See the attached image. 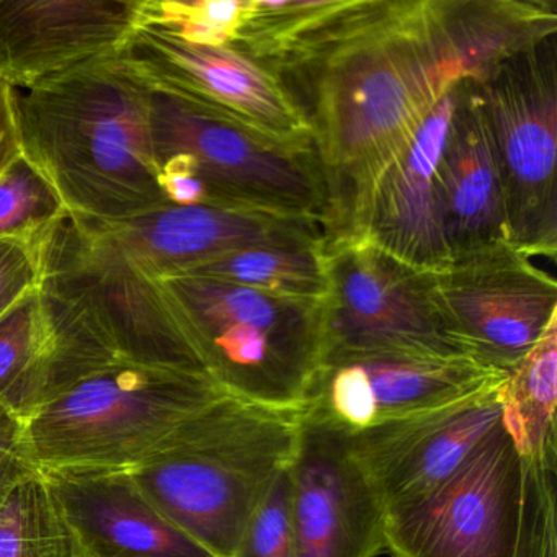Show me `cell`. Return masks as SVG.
<instances>
[{"instance_id":"cell-1","label":"cell","mask_w":557,"mask_h":557,"mask_svg":"<svg viewBox=\"0 0 557 557\" xmlns=\"http://www.w3.org/2000/svg\"><path fill=\"white\" fill-rule=\"evenodd\" d=\"M272 70L311 128L327 184L325 239L348 230L440 100L482 76L459 0H348Z\"/></svg>"},{"instance_id":"cell-2","label":"cell","mask_w":557,"mask_h":557,"mask_svg":"<svg viewBox=\"0 0 557 557\" xmlns=\"http://www.w3.org/2000/svg\"><path fill=\"white\" fill-rule=\"evenodd\" d=\"M151 96L116 54L12 89L21 156L70 216L122 220L172 205L152 152Z\"/></svg>"},{"instance_id":"cell-3","label":"cell","mask_w":557,"mask_h":557,"mask_svg":"<svg viewBox=\"0 0 557 557\" xmlns=\"http://www.w3.org/2000/svg\"><path fill=\"white\" fill-rule=\"evenodd\" d=\"M299 409L214 400L129 471L145 497L214 557H233L273 482L288 468Z\"/></svg>"},{"instance_id":"cell-4","label":"cell","mask_w":557,"mask_h":557,"mask_svg":"<svg viewBox=\"0 0 557 557\" xmlns=\"http://www.w3.org/2000/svg\"><path fill=\"white\" fill-rule=\"evenodd\" d=\"M151 92L152 152L172 205L308 218L325 233L327 184L312 143L275 138L194 100Z\"/></svg>"},{"instance_id":"cell-5","label":"cell","mask_w":557,"mask_h":557,"mask_svg":"<svg viewBox=\"0 0 557 557\" xmlns=\"http://www.w3.org/2000/svg\"><path fill=\"white\" fill-rule=\"evenodd\" d=\"M226 394L200 371L115 361L90 371L22 423L38 471H132Z\"/></svg>"},{"instance_id":"cell-6","label":"cell","mask_w":557,"mask_h":557,"mask_svg":"<svg viewBox=\"0 0 557 557\" xmlns=\"http://www.w3.org/2000/svg\"><path fill=\"white\" fill-rule=\"evenodd\" d=\"M208 373L231 396L299 409L324 358V299L269 295L208 276L162 280Z\"/></svg>"},{"instance_id":"cell-7","label":"cell","mask_w":557,"mask_h":557,"mask_svg":"<svg viewBox=\"0 0 557 557\" xmlns=\"http://www.w3.org/2000/svg\"><path fill=\"white\" fill-rule=\"evenodd\" d=\"M322 239L324 227L308 218L169 205L122 220L66 214L38 240V250L92 269L162 282L247 247Z\"/></svg>"},{"instance_id":"cell-8","label":"cell","mask_w":557,"mask_h":557,"mask_svg":"<svg viewBox=\"0 0 557 557\" xmlns=\"http://www.w3.org/2000/svg\"><path fill=\"white\" fill-rule=\"evenodd\" d=\"M478 84L504 188L507 240L524 256L557 252V35Z\"/></svg>"},{"instance_id":"cell-9","label":"cell","mask_w":557,"mask_h":557,"mask_svg":"<svg viewBox=\"0 0 557 557\" xmlns=\"http://www.w3.org/2000/svg\"><path fill=\"white\" fill-rule=\"evenodd\" d=\"M324 253V358L380 351L471 358L440 315L429 272L360 236L329 237Z\"/></svg>"},{"instance_id":"cell-10","label":"cell","mask_w":557,"mask_h":557,"mask_svg":"<svg viewBox=\"0 0 557 557\" xmlns=\"http://www.w3.org/2000/svg\"><path fill=\"white\" fill-rule=\"evenodd\" d=\"M523 456L502 422L432 494L386 518L393 557H513Z\"/></svg>"},{"instance_id":"cell-11","label":"cell","mask_w":557,"mask_h":557,"mask_svg":"<svg viewBox=\"0 0 557 557\" xmlns=\"http://www.w3.org/2000/svg\"><path fill=\"white\" fill-rule=\"evenodd\" d=\"M433 301L472 360L508 374L557 319V283L508 244L429 272Z\"/></svg>"},{"instance_id":"cell-12","label":"cell","mask_w":557,"mask_h":557,"mask_svg":"<svg viewBox=\"0 0 557 557\" xmlns=\"http://www.w3.org/2000/svg\"><path fill=\"white\" fill-rule=\"evenodd\" d=\"M38 259L45 295L94 350L109 360L210 374L162 282L92 269L40 250Z\"/></svg>"},{"instance_id":"cell-13","label":"cell","mask_w":557,"mask_h":557,"mask_svg":"<svg viewBox=\"0 0 557 557\" xmlns=\"http://www.w3.org/2000/svg\"><path fill=\"white\" fill-rule=\"evenodd\" d=\"M505 377L472 358L331 355L315 371L299 409L355 433L474 396Z\"/></svg>"},{"instance_id":"cell-14","label":"cell","mask_w":557,"mask_h":557,"mask_svg":"<svg viewBox=\"0 0 557 557\" xmlns=\"http://www.w3.org/2000/svg\"><path fill=\"white\" fill-rule=\"evenodd\" d=\"M288 478L293 557H376L384 550L386 510L348 432L299 409Z\"/></svg>"},{"instance_id":"cell-15","label":"cell","mask_w":557,"mask_h":557,"mask_svg":"<svg viewBox=\"0 0 557 557\" xmlns=\"http://www.w3.org/2000/svg\"><path fill=\"white\" fill-rule=\"evenodd\" d=\"M116 58L151 90L194 100L275 138L312 143L278 74L234 47L187 44L138 28Z\"/></svg>"},{"instance_id":"cell-16","label":"cell","mask_w":557,"mask_h":557,"mask_svg":"<svg viewBox=\"0 0 557 557\" xmlns=\"http://www.w3.org/2000/svg\"><path fill=\"white\" fill-rule=\"evenodd\" d=\"M500 386L348 433L351 451L380 494L386 518L448 481L502 422Z\"/></svg>"},{"instance_id":"cell-17","label":"cell","mask_w":557,"mask_h":557,"mask_svg":"<svg viewBox=\"0 0 557 557\" xmlns=\"http://www.w3.org/2000/svg\"><path fill=\"white\" fill-rule=\"evenodd\" d=\"M138 30V0H0V83L27 90L113 57Z\"/></svg>"},{"instance_id":"cell-18","label":"cell","mask_w":557,"mask_h":557,"mask_svg":"<svg viewBox=\"0 0 557 557\" xmlns=\"http://www.w3.org/2000/svg\"><path fill=\"white\" fill-rule=\"evenodd\" d=\"M458 86L440 100L409 146L377 175L350 226L341 236L364 237L423 272L448 262L436 169L448 136Z\"/></svg>"},{"instance_id":"cell-19","label":"cell","mask_w":557,"mask_h":557,"mask_svg":"<svg viewBox=\"0 0 557 557\" xmlns=\"http://www.w3.org/2000/svg\"><path fill=\"white\" fill-rule=\"evenodd\" d=\"M44 474L84 557H214L145 497L129 471Z\"/></svg>"},{"instance_id":"cell-20","label":"cell","mask_w":557,"mask_h":557,"mask_svg":"<svg viewBox=\"0 0 557 557\" xmlns=\"http://www.w3.org/2000/svg\"><path fill=\"white\" fill-rule=\"evenodd\" d=\"M436 171L449 259L508 244L500 169L478 84L472 81L458 86Z\"/></svg>"},{"instance_id":"cell-21","label":"cell","mask_w":557,"mask_h":557,"mask_svg":"<svg viewBox=\"0 0 557 557\" xmlns=\"http://www.w3.org/2000/svg\"><path fill=\"white\" fill-rule=\"evenodd\" d=\"M57 342L41 285L0 319V406L21 422L47 400Z\"/></svg>"},{"instance_id":"cell-22","label":"cell","mask_w":557,"mask_h":557,"mask_svg":"<svg viewBox=\"0 0 557 557\" xmlns=\"http://www.w3.org/2000/svg\"><path fill=\"white\" fill-rule=\"evenodd\" d=\"M504 423L523 458L557 459V319L500 386Z\"/></svg>"},{"instance_id":"cell-23","label":"cell","mask_w":557,"mask_h":557,"mask_svg":"<svg viewBox=\"0 0 557 557\" xmlns=\"http://www.w3.org/2000/svg\"><path fill=\"white\" fill-rule=\"evenodd\" d=\"M185 275L224 280L285 298L322 301L327 296L324 239L247 247L211 260Z\"/></svg>"},{"instance_id":"cell-24","label":"cell","mask_w":557,"mask_h":557,"mask_svg":"<svg viewBox=\"0 0 557 557\" xmlns=\"http://www.w3.org/2000/svg\"><path fill=\"white\" fill-rule=\"evenodd\" d=\"M0 557H84L41 471L24 479L0 510Z\"/></svg>"},{"instance_id":"cell-25","label":"cell","mask_w":557,"mask_h":557,"mask_svg":"<svg viewBox=\"0 0 557 557\" xmlns=\"http://www.w3.org/2000/svg\"><path fill=\"white\" fill-rule=\"evenodd\" d=\"M348 0H250L230 47L275 66L347 5Z\"/></svg>"},{"instance_id":"cell-26","label":"cell","mask_w":557,"mask_h":557,"mask_svg":"<svg viewBox=\"0 0 557 557\" xmlns=\"http://www.w3.org/2000/svg\"><path fill=\"white\" fill-rule=\"evenodd\" d=\"M250 0H138V28L205 45L230 47Z\"/></svg>"},{"instance_id":"cell-27","label":"cell","mask_w":557,"mask_h":557,"mask_svg":"<svg viewBox=\"0 0 557 557\" xmlns=\"http://www.w3.org/2000/svg\"><path fill=\"white\" fill-rule=\"evenodd\" d=\"M66 214L53 187L22 156L0 172V240L35 244Z\"/></svg>"},{"instance_id":"cell-28","label":"cell","mask_w":557,"mask_h":557,"mask_svg":"<svg viewBox=\"0 0 557 557\" xmlns=\"http://www.w3.org/2000/svg\"><path fill=\"white\" fill-rule=\"evenodd\" d=\"M556 462L523 458V507L513 557H557Z\"/></svg>"},{"instance_id":"cell-29","label":"cell","mask_w":557,"mask_h":557,"mask_svg":"<svg viewBox=\"0 0 557 557\" xmlns=\"http://www.w3.org/2000/svg\"><path fill=\"white\" fill-rule=\"evenodd\" d=\"M233 557H293L288 468L250 518Z\"/></svg>"},{"instance_id":"cell-30","label":"cell","mask_w":557,"mask_h":557,"mask_svg":"<svg viewBox=\"0 0 557 557\" xmlns=\"http://www.w3.org/2000/svg\"><path fill=\"white\" fill-rule=\"evenodd\" d=\"M40 285L37 244L17 239L0 240V319Z\"/></svg>"},{"instance_id":"cell-31","label":"cell","mask_w":557,"mask_h":557,"mask_svg":"<svg viewBox=\"0 0 557 557\" xmlns=\"http://www.w3.org/2000/svg\"><path fill=\"white\" fill-rule=\"evenodd\" d=\"M24 435V423L11 413L0 417V510L12 491L37 472Z\"/></svg>"},{"instance_id":"cell-32","label":"cell","mask_w":557,"mask_h":557,"mask_svg":"<svg viewBox=\"0 0 557 557\" xmlns=\"http://www.w3.org/2000/svg\"><path fill=\"white\" fill-rule=\"evenodd\" d=\"M21 156L14 113H12V89L0 83V172Z\"/></svg>"},{"instance_id":"cell-33","label":"cell","mask_w":557,"mask_h":557,"mask_svg":"<svg viewBox=\"0 0 557 557\" xmlns=\"http://www.w3.org/2000/svg\"><path fill=\"white\" fill-rule=\"evenodd\" d=\"M5 413H9L8 410H5L4 407L0 406V417L5 416Z\"/></svg>"}]
</instances>
